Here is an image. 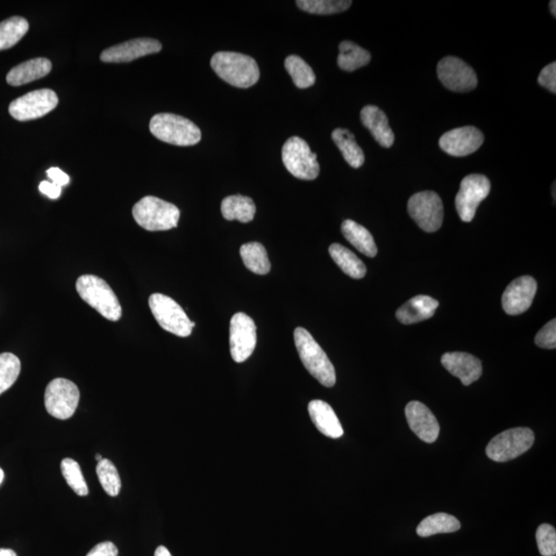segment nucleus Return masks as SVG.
Here are the masks:
<instances>
[{"label": "nucleus", "mask_w": 556, "mask_h": 556, "mask_svg": "<svg viewBox=\"0 0 556 556\" xmlns=\"http://www.w3.org/2000/svg\"><path fill=\"white\" fill-rule=\"evenodd\" d=\"M211 66L215 73L234 87L247 89L258 83L260 69L251 56L235 52H218Z\"/></svg>", "instance_id": "obj_1"}, {"label": "nucleus", "mask_w": 556, "mask_h": 556, "mask_svg": "<svg viewBox=\"0 0 556 556\" xmlns=\"http://www.w3.org/2000/svg\"><path fill=\"white\" fill-rule=\"evenodd\" d=\"M294 339L299 356L311 376L324 387H334L336 383V372L333 363L311 334L299 327L294 332Z\"/></svg>", "instance_id": "obj_2"}, {"label": "nucleus", "mask_w": 556, "mask_h": 556, "mask_svg": "<svg viewBox=\"0 0 556 556\" xmlns=\"http://www.w3.org/2000/svg\"><path fill=\"white\" fill-rule=\"evenodd\" d=\"M76 291L83 300L97 310L106 319L117 322L122 318L119 299L103 278L83 275L76 281Z\"/></svg>", "instance_id": "obj_3"}, {"label": "nucleus", "mask_w": 556, "mask_h": 556, "mask_svg": "<svg viewBox=\"0 0 556 556\" xmlns=\"http://www.w3.org/2000/svg\"><path fill=\"white\" fill-rule=\"evenodd\" d=\"M149 131L156 139L178 147L195 146L202 140V131L192 121L175 113H158L149 122Z\"/></svg>", "instance_id": "obj_4"}, {"label": "nucleus", "mask_w": 556, "mask_h": 556, "mask_svg": "<svg viewBox=\"0 0 556 556\" xmlns=\"http://www.w3.org/2000/svg\"><path fill=\"white\" fill-rule=\"evenodd\" d=\"M132 215L135 222L148 231H167L177 226L181 211L173 203L147 196L133 206Z\"/></svg>", "instance_id": "obj_5"}, {"label": "nucleus", "mask_w": 556, "mask_h": 556, "mask_svg": "<svg viewBox=\"0 0 556 556\" xmlns=\"http://www.w3.org/2000/svg\"><path fill=\"white\" fill-rule=\"evenodd\" d=\"M148 305L162 329L176 336H190L195 323L191 322L180 304H177L174 299L157 293L149 297Z\"/></svg>", "instance_id": "obj_6"}, {"label": "nucleus", "mask_w": 556, "mask_h": 556, "mask_svg": "<svg viewBox=\"0 0 556 556\" xmlns=\"http://www.w3.org/2000/svg\"><path fill=\"white\" fill-rule=\"evenodd\" d=\"M284 166L291 175L303 181H313L319 175L318 156L304 139L293 137L286 141L282 151Z\"/></svg>", "instance_id": "obj_7"}, {"label": "nucleus", "mask_w": 556, "mask_h": 556, "mask_svg": "<svg viewBox=\"0 0 556 556\" xmlns=\"http://www.w3.org/2000/svg\"><path fill=\"white\" fill-rule=\"evenodd\" d=\"M534 435L527 427H516L497 435L487 447L490 460L498 462H508L518 458L533 446Z\"/></svg>", "instance_id": "obj_8"}, {"label": "nucleus", "mask_w": 556, "mask_h": 556, "mask_svg": "<svg viewBox=\"0 0 556 556\" xmlns=\"http://www.w3.org/2000/svg\"><path fill=\"white\" fill-rule=\"evenodd\" d=\"M410 217L426 232H436L444 223V209L441 198L432 191L419 192L408 202Z\"/></svg>", "instance_id": "obj_9"}, {"label": "nucleus", "mask_w": 556, "mask_h": 556, "mask_svg": "<svg viewBox=\"0 0 556 556\" xmlns=\"http://www.w3.org/2000/svg\"><path fill=\"white\" fill-rule=\"evenodd\" d=\"M80 402V390L73 381L56 379L48 384L45 391V406L55 418L68 419L75 415Z\"/></svg>", "instance_id": "obj_10"}, {"label": "nucleus", "mask_w": 556, "mask_h": 556, "mask_svg": "<svg viewBox=\"0 0 556 556\" xmlns=\"http://www.w3.org/2000/svg\"><path fill=\"white\" fill-rule=\"evenodd\" d=\"M58 96L51 89L35 90L21 96L10 104V115L21 122L48 115L58 105Z\"/></svg>", "instance_id": "obj_11"}, {"label": "nucleus", "mask_w": 556, "mask_h": 556, "mask_svg": "<svg viewBox=\"0 0 556 556\" xmlns=\"http://www.w3.org/2000/svg\"><path fill=\"white\" fill-rule=\"evenodd\" d=\"M490 192V182L487 176L470 175L463 178L458 195L455 197V208L462 222H472L480 204Z\"/></svg>", "instance_id": "obj_12"}, {"label": "nucleus", "mask_w": 556, "mask_h": 556, "mask_svg": "<svg viewBox=\"0 0 556 556\" xmlns=\"http://www.w3.org/2000/svg\"><path fill=\"white\" fill-rule=\"evenodd\" d=\"M439 80L453 92L466 93L474 90L479 78L474 69L458 57L448 56L437 67Z\"/></svg>", "instance_id": "obj_13"}, {"label": "nucleus", "mask_w": 556, "mask_h": 556, "mask_svg": "<svg viewBox=\"0 0 556 556\" xmlns=\"http://www.w3.org/2000/svg\"><path fill=\"white\" fill-rule=\"evenodd\" d=\"M256 345V327L254 319L244 312L234 315L230 322V351L237 363L246 362Z\"/></svg>", "instance_id": "obj_14"}, {"label": "nucleus", "mask_w": 556, "mask_h": 556, "mask_svg": "<svg viewBox=\"0 0 556 556\" xmlns=\"http://www.w3.org/2000/svg\"><path fill=\"white\" fill-rule=\"evenodd\" d=\"M537 289V282L532 276L516 278L504 291L502 305L505 312L510 316L522 315L531 308Z\"/></svg>", "instance_id": "obj_15"}, {"label": "nucleus", "mask_w": 556, "mask_h": 556, "mask_svg": "<svg viewBox=\"0 0 556 556\" xmlns=\"http://www.w3.org/2000/svg\"><path fill=\"white\" fill-rule=\"evenodd\" d=\"M484 141L483 134L473 126L456 128L442 135L439 146L445 153L453 157L471 155Z\"/></svg>", "instance_id": "obj_16"}, {"label": "nucleus", "mask_w": 556, "mask_h": 556, "mask_svg": "<svg viewBox=\"0 0 556 556\" xmlns=\"http://www.w3.org/2000/svg\"><path fill=\"white\" fill-rule=\"evenodd\" d=\"M162 45L154 39H137L104 49L101 59L106 63L131 62L148 55L160 52Z\"/></svg>", "instance_id": "obj_17"}, {"label": "nucleus", "mask_w": 556, "mask_h": 556, "mask_svg": "<svg viewBox=\"0 0 556 556\" xmlns=\"http://www.w3.org/2000/svg\"><path fill=\"white\" fill-rule=\"evenodd\" d=\"M406 418L413 433L426 442L434 444L438 439L440 426L436 417L426 406L418 401H412L406 406Z\"/></svg>", "instance_id": "obj_18"}, {"label": "nucleus", "mask_w": 556, "mask_h": 556, "mask_svg": "<svg viewBox=\"0 0 556 556\" xmlns=\"http://www.w3.org/2000/svg\"><path fill=\"white\" fill-rule=\"evenodd\" d=\"M442 365L462 381L470 386L482 375V363L476 356L467 353H447L442 355Z\"/></svg>", "instance_id": "obj_19"}, {"label": "nucleus", "mask_w": 556, "mask_h": 556, "mask_svg": "<svg viewBox=\"0 0 556 556\" xmlns=\"http://www.w3.org/2000/svg\"><path fill=\"white\" fill-rule=\"evenodd\" d=\"M361 121L381 147L389 148L394 145V132L390 130L386 113L380 108L375 105L365 106L361 111Z\"/></svg>", "instance_id": "obj_20"}, {"label": "nucleus", "mask_w": 556, "mask_h": 556, "mask_svg": "<svg viewBox=\"0 0 556 556\" xmlns=\"http://www.w3.org/2000/svg\"><path fill=\"white\" fill-rule=\"evenodd\" d=\"M309 412L312 423L325 436L332 439L344 436V427L329 404L322 400H313L309 404Z\"/></svg>", "instance_id": "obj_21"}, {"label": "nucleus", "mask_w": 556, "mask_h": 556, "mask_svg": "<svg viewBox=\"0 0 556 556\" xmlns=\"http://www.w3.org/2000/svg\"><path fill=\"white\" fill-rule=\"evenodd\" d=\"M439 302L429 296L410 299L396 312V317L404 325H411L431 318L436 312Z\"/></svg>", "instance_id": "obj_22"}, {"label": "nucleus", "mask_w": 556, "mask_h": 556, "mask_svg": "<svg viewBox=\"0 0 556 556\" xmlns=\"http://www.w3.org/2000/svg\"><path fill=\"white\" fill-rule=\"evenodd\" d=\"M52 63L47 58H35L12 68L6 82L13 87L39 80L51 73Z\"/></svg>", "instance_id": "obj_23"}, {"label": "nucleus", "mask_w": 556, "mask_h": 556, "mask_svg": "<svg viewBox=\"0 0 556 556\" xmlns=\"http://www.w3.org/2000/svg\"><path fill=\"white\" fill-rule=\"evenodd\" d=\"M341 231L345 239L351 242L363 255L369 256V258H374L377 255L374 238L365 227L354 222L352 220H346L341 225Z\"/></svg>", "instance_id": "obj_24"}, {"label": "nucleus", "mask_w": 556, "mask_h": 556, "mask_svg": "<svg viewBox=\"0 0 556 556\" xmlns=\"http://www.w3.org/2000/svg\"><path fill=\"white\" fill-rule=\"evenodd\" d=\"M220 211L227 220H237L240 223H249L255 218L256 205L252 198L233 195L224 199Z\"/></svg>", "instance_id": "obj_25"}, {"label": "nucleus", "mask_w": 556, "mask_h": 556, "mask_svg": "<svg viewBox=\"0 0 556 556\" xmlns=\"http://www.w3.org/2000/svg\"><path fill=\"white\" fill-rule=\"evenodd\" d=\"M332 139L349 166L353 168L363 166V162H365V155H363V149L355 141L354 135L351 131L344 130V128H337L333 131Z\"/></svg>", "instance_id": "obj_26"}, {"label": "nucleus", "mask_w": 556, "mask_h": 556, "mask_svg": "<svg viewBox=\"0 0 556 556\" xmlns=\"http://www.w3.org/2000/svg\"><path fill=\"white\" fill-rule=\"evenodd\" d=\"M332 259L342 271L354 280H361L367 274L365 264L358 258L351 249L339 244H333L329 247Z\"/></svg>", "instance_id": "obj_27"}, {"label": "nucleus", "mask_w": 556, "mask_h": 556, "mask_svg": "<svg viewBox=\"0 0 556 556\" xmlns=\"http://www.w3.org/2000/svg\"><path fill=\"white\" fill-rule=\"evenodd\" d=\"M461 523L458 519L447 513H436L426 517L417 526V533L419 537L426 538L437 534L458 532Z\"/></svg>", "instance_id": "obj_28"}, {"label": "nucleus", "mask_w": 556, "mask_h": 556, "mask_svg": "<svg viewBox=\"0 0 556 556\" xmlns=\"http://www.w3.org/2000/svg\"><path fill=\"white\" fill-rule=\"evenodd\" d=\"M371 54L353 41L345 40L339 45L338 67L342 70L354 71L368 66Z\"/></svg>", "instance_id": "obj_29"}, {"label": "nucleus", "mask_w": 556, "mask_h": 556, "mask_svg": "<svg viewBox=\"0 0 556 556\" xmlns=\"http://www.w3.org/2000/svg\"><path fill=\"white\" fill-rule=\"evenodd\" d=\"M240 256L246 267L252 273L266 275L270 273L271 264L266 248L259 242H248L240 247Z\"/></svg>", "instance_id": "obj_30"}, {"label": "nucleus", "mask_w": 556, "mask_h": 556, "mask_svg": "<svg viewBox=\"0 0 556 556\" xmlns=\"http://www.w3.org/2000/svg\"><path fill=\"white\" fill-rule=\"evenodd\" d=\"M28 31L30 23L22 17H12L0 22V51L17 45Z\"/></svg>", "instance_id": "obj_31"}, {"label": "nucleus", "mask_w": 556, "mask_h": 556, "mask_svg": "<svg viewBox=\"0 0 556 556\" xmlns=\"http://www.w3.org/2000/svg\"><path fill=\"white\" fill-rule=\"evenodd\" d=\"M289 75L299 89H308L316 83V75L301 57L291 55L284 61Z\"/></svg>", "instance_id": "obj_32"}, {"label": "nucleus", "mask_w": 556, "mask_h": 556, "mask_svg": "<svg viewBox=\"0 0 556 556\" xmlns=\"http://www.w3.org/2000/svg\"><path fill=\"white\" fill-rule=\"evenodd\" d=\"M299 9L313 15H334L351 8V0H297Z\"/></svg>", "instance_id": "obj_33"}, {"label": "nucleus", "mask_w": 556, "mask_h": 556, "mask_svg": "<svg viewBox=\"0 0 556 556\" xmlns=\"http://www.w3.org/2000/svg\"><path fill=\"white\" fill-rule=\"evenodd\" d=\"M96 473L105 493L111 497H117L122 482H121L116 466L110 460L103 459L97 463Z\"/></svg>", "instance_id": "obj_34"}, {"label": "nucleus", "mask_w": 556, "mask_h": 556, "mask_svg": "<svg viewBox=\"0 0 556 556\" xmlns=\"http://www.w3.org/2000/svg\"><path fill=\"white\" fill-rule=\"evenodd\" d=\"M21 362L11 353L0 354V395L8 390L18 380Z\"/></svg>", "instance_id": "obj_35"}, {"label": "nucleus", "mask_w": 556, "mask_h": 556, "mask_svg": "<svg viewBox=\"0 0 556 556\" xmlns=\"http://www.w3.org/2000/svg\"><path fill=\"white\" fill-rule=\"evenodd\" d=\"M61 472L69 488L77 496L85 497L89 494L87 482L85 481L81 467L77 462L73 459H64L61 462Z\"/></svg>", "instance_id": "obj_36"}, {"label": "nucleus", "mask_w": 556, "mask_h": 556, "mask_svg": "<svg viewBox=\"0 0 556 556\" xmlns=\"http://www.w3.org/2000/svg\"><path fill=\"white\" fill-rule=\"evenodd\" d=\"M539 552L542 556H555L556 531L548 524L541 525L536 533Z\"/></svg>", "instance_id": "obj_37"}, {"label": "nucleus", "mask_w": 556, "mask_h": 556, "mask_svg": "<svg viewBox=\"0 0 556 556\" xmlns=\"http://www.w3.org/2000/svg\"><path fill=\"white\" fill-rule=\"evenodd\" d=\"M534 342L541 348L554 349L556 347V320L546 324L537 334Z\"/></svg>", "instance_id": "obj_38"}, {"label": "nucleus", "mask_w": 556, "mask_h": 556, "mask_svg": "<svg viewBox=\"0 0 556 556\" xmlns=\"http://www.w3.org/2000/svg\"><path fill=\"white\" fill-rule=\"evenodd\" d=\"M538 83L542 87L547 90L556 93V63L552 62L548 64L543 69L541 70V74L538 78Z\"/></svg>", "instance_id": "obj_39"}, {"label": "nucleus", "mask_w": 556, "mask_h": 556, "mask_svg": "<svg viewBox=\"0 0 556 556\" xmlns=\"http://www.w3.org/2000/svg\"><path fill=\"white\" fill-rule=\"evenodd\" d=\"M87 556H118V548L112 542H103L93 548Z\"/></svg>", "instance_id": "obj_40"}, {"label": "nucleus", "mask_w": 556, "mask_h": 556, "mask_svg": "<svg viewBox=\"0 0 556 556\" xmlns=\"http://www.w3.org/2000/svg\"><path fill=\"white\" fill-rule=\"evenodd\" d=\"M47 175L49 178H51L52 183H54L57 185H59V187H63V185H67L69 184L70 178L69 176L66 174L63 173V171L59 168L57 167H52L49 168L47 171Z\"/></svg>", "instance_id": "obj_41"}, {"label": "nucleus", "mask_w": 556, "mask_h": 556, "mask_svg": "<svg viewBox=\"0 0 556 556\" xmlns=\"http://www.w3.org/2000/svg\"><path fill=\"white\" fill-rule=\"evenodd\" d=\"M40 191L42 194H45L49 198L57 199L61 195L62 188L59 185L55 184L54 183L49 182H41L39 187Z\"/></svg>", "instance_id": "obj_42"}, {"label": "nucleus", "mask_w": 556, "mask_h": 556, "mask_svg": "<svg viewBox=\"0 0 556 556\" xmlns=\"http://www.w3.org/2000/svg\"><path fill=\"white\" fill-rule=\"evenodd\" d=\"M155 556H173L169 552L168 549L164 546H159L156 549Z\"/></svg>", "instance_id": "obj_43"}, {"label": "nucleus", "mask_w": 556, "mask_h": 556, "mask_svg": "<svg viewBox=\"0 0 556 556\" xmlns=\"http://www.w3.org/2000/svg\"><path fill=\"white\" fill-rule=\"evenodd\" d=\"M0 556H17V554L12 549L0 548Z\"/></svg>", "instance_id": "obj_44"}, {"label": "nucleus", "mask_w": 556, "mask_h": 556, "mask_svg": "<svg viewBox=\"0 0 556 556\" xmlns=\"http://www.w3.org/2000/svg\"><path fill=\"white\" fill-rule=\"evenodd\" d=\"M555 8H556V3L553 0V2H551V11H552L553 17H556Z\"/></svg>", "instance_id": "obj_45"}, {"label": "nucleus", "mask_w": 556, "mask_h": 556, "mask_svg": "<svg viewBox=\"0 0 556 556\" xmlns=\"http://www.w3.org/2000/svg\"><path fill=\"white\" fill-rule=\"evenodd\" d=\"M4 480V470L0 468V484L3 483Z\"/></svg>", "instance_id": "obj_46"}, {"label": "nucleus", "mask_w": 556, "mask_h": 556, "mask_svg": "<svg viewBox=\"0 0 556 556\" xmlns=\"http://www.w3.org/2000/svg\"><path fill=\"white\" fill-rule=\"evenodd\" d=\"M96 460H97L98 462H99V461H102V460H103L102 455H101V454H97V455H96Z\"/></svg>", "instance_id": "obj_47"}]
</instances>
